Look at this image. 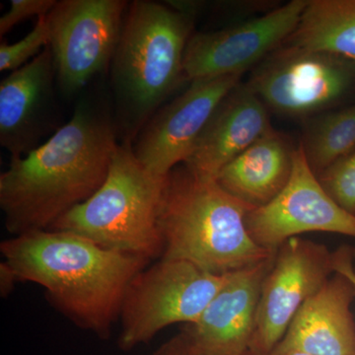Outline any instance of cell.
<instances>
[{
  "label": "cell",
  "instance_id": "6da1fadb",
  "mask_svg": "<svg viewBox=\"0 0 355 355\" xmlns=\"http://www.w3.org/2000/svg\"><path fill=\"white\" fill-rule=\"evenodd\" d=\"M105 114L81 105L43 146L11 158L0 175V207L12 236L48 230L99 190L118 148Z\"/></svg>",
  "mask_w": 355,
  "mask_h": 355
},
{
  "label": "cell",
  "instance_id": "7a4b0ae2",
  "mask_svg": "<svg viewBox=\"0 0 355 355\" xmlns=\"http://www.w3.org/2000/svg\"><path fill=\"white\" fill-rule=\"evenodd\" d=\"M0 251L18 282L44 287L62 314L101 338H109L128 286L149 263L51 229L12 236Z\"/></svg>",
  "mask_w": 355,
  "mask_h": 355
},
{
  "label": "cell",
  "instance_id": "3957f363",
  "mask_svg": "<svg viewBox=\"0 0 355 355\" xmlns=\"http://www.w3.org/2000/svg\"><path fill=\"white\" fill-rule=\"evenodd\" d=\"M252 210L212 180L184 164L167 176L160 214L164 250L161 258L189 261L224 275L270 258L252 239L246 216Z\"/></svg>",
  "mask_w": 355,
  "mask_h": 355
},
{
  "label": "cell",
  "instance_id": "277c9868",
  "mask_svg": "<svg viewBox=\"0 0 355 355\" xmlns=\"http://www.w3.org/2000/svg\"><path fill=\"white\" fill-rule=\"evenodd\" d=\"M191 11L148 0L128 4L112 60V85L130 125L141 130L180 84Z\"/></svg>",
  "mask_w": 355,
  "mask_h": 355
},
{
  "label": "cell",
  "instance_id": "5b68a950",
  "mask_svg": "<svg viewBox=\"0 0 355 355\" xmlns=\"http://www.w3.org/2000/svg\"><path fill=\"white\" fill-rule=\"evenodd\" d=\"M166 181L167 177L157 176L140 162L132 146L119 144L99 190L50 229L76 233L100 246L149 261L162 257L160 214Z\"/></svg>",
  "mask_w": 355,
  "mask_h": 355
},
{
  "label": "cell",
  "instance_id": "8992f818",
  "mask_svg": "<svg viewBox=\"0 0 355 355\" xmlns=\"http://www.w3.org/2000/svg\"><path fill=\"white\" fill-rule=\"evenodd\" d=\"M182 260L161 258L135 275L121 308L119 347L130 352L174 324L195 323L227 280Z\"/></svg>",
  "mask_w": 355,
  "mask_h": 355
},
{
  "label": "cell",
  "instance_id": "52a82bcc",
  "mask_svg": "<svg viewBox=\"0 0 355 355\" xmlns=\"http://www.w3.org/2000/svg\"><path fill=\"white\" fill-rule=\"evenodd\" d=\"M266 108L289 118L334 110L355 90V64L286 44L257 67L247 83Z\"/></svg>",
  "mask_w": 355,
  "mask_h": 355
},
{
  "label": "cell",
  "instance_id": "ba28073f",
  "mask_svg": "<svg viewBox=\"0 0 355 355\" xmlns=\"http://www.w3.org/2000/svg\"><path fill=\"white\" fill-rule=\"evenodd\" d=\"M128 2L62 0L46 16L58 83L67 94L111 65Z\"/></svg>",
  "mask_w": 355,
  "mask_h": 355
},
{
  "label": "cell",
  "instance_id": "9c48e42d",
  "mask_svg": "<svg viewBox=\"0 0 355 355\" xmlns=\"http://www.w3.org/2000/svg\"><path fill=\"white\" fill-rule=\"evenodd\" d=\"M334 273V253L324 245L301 237L284 242L261 286L250 352L272 354L301 306Z\"/></svg>",
  "mask_w": 355,
  "mask_h": 355
},
{
  "label": "cell",
  "instance_id": "30bf717a",
  "mask_svg": "<svg viewBox=\"0 0 355 355\" xmlns=\"http://www.w3.org/2000/svg\"><path fill=\"white\" fill-rule=\"evenodd\" d=\"M246 226L254 243L268 252H275L287 240L308 232L355 238V216L327 193L300 144L286 188L268 205L250 210Z\"/></svg>",
  "mask_w": 355,
  "mask_h": 355
},
{
  "label": "cell",
  "instance_id": "8fae6325",
  "mask_svg": "<svg viewBox=\"0 0 355 355\" xmlns=\"http://www.w3.org/2000/svg\"><path fill=\"white\" fill-rule=\"evenodd\" d=\"M241 74L207 77L158 109L139 130L132 146L149 171L167 177L188 160L198 139L222 100L240 83Z\"/></svg>",
  "mask_w": 355,
  "mask_h": 355
},
{
  "label": "cell",
  "instance_id": "7c38bea8",
  "mask_svg": "<svg viewBox=\"0 0 355 355\" xmlns=\"http://www.w3.org/2000/svg\"><path fill=\"white\" fill-rule=\"evenodd\" d=\"M308 0H292L246 22L191 35L184 70L187 81L244 73L261 64L295 31Z\"/></svg>",
  "mask_w": 355,
  "mask_h": 355
},
{
  "label": "cell",
  "instance_id": "4fadbf2b",
  "mask_svg": "<svg viewBox=\"0 0 355 355\" xmlns=\"http://www.w3.org/2000/svg\"><path fill=\"white\" fill-rule=\"evenodd\" d=\"M275 254L228 273L202 316L186 324L180 335L197 355H237L249 352L256 327L261 286Z\"/></svg>",
  "mask_w": 355,
  "mask_h": 355
},
{
  "label": "cell",
  "instance_id": "5bb4252c",
  "mask_svg": "<svg viewBox=\"0 0 355 355\" xmlns=\"http://www.w3.org/2000/svg\"><path fill=\"white\" fill-rule=\"evenodd\" d=\"M268 111L248 84H238L218 105L184 165L216 181L226 165L273 130Z\"/></svg>",
  "mask_w": 355,
  "mask_h": 355
},
{
  "label": "cell",
  "instance_id": "9a60e30c",
  "mask_svg": "<svg viewBox=\"0 0 355 355\" xmlns=\"http://www.w3.org/2000/svg\"><path fill=\"white\" fill-rule=\"evenodd\" d=\"M354 282L335 272L301 306L286 335L270 355L300 352L311 355H355V322L350 305Z\"/></svg>",
  "mask_w": 355,
  "mask_h": 355
},
{
  "label": "cell",
  "instance_id": "2e32d148",
  "mask_svg": "<svg viewBox=\"0 0 355 355\" xmlns=\"http://www.w3.org/2000/svg\"><path fill=\"white\" fill-rule=\"evenodd\" d=\"M57 76L50 46L0 83V144L12 158L34 150L43 133Z\"/></svg>",
  "mask_w": 355,
  "mask_h": 355
},
{
  "label": "cell",
  "instance_id": "e0dca14e",
  "mask_svg": "<svg viewBox=\"0 0 355 355\" xmlns=\"http://www.w3.org/2000/svg\"><path fill=\"white\" fill-rule=\"evenodd\" d=\"M295 151L286 135L272 130L226 165L216 183L250 209H259L286 188Z\"/></svg>",
  "mask_w": 355,
  "mask_h": 355
},
{
  "label": "cell",
  "instance_id": "ac0fdd59",
  "mask_svg": "<svg viewBox=\"0 0 355 355\" xmlns=\"http://www.w3.org/2000/svg\"><path fill=\"white\" fill-rule=\"evenodd\" d=\"M286 44L355 64V0H308Z\"/></svg>",
  "mask_w": 355,
  "mask_h": 355
},
{
  "label": "cell",
  "instance_id": "d6986e66",
  "mask_svg": "<svg viewBox=\"0 0 355 355\" xmlns=\"http://www.w3.org/2000/svg\"><path fill=\"white\" fill-rule=\"evenodd\" d=\"M316 176L355 148V103L306 120L300 144Z\"/></svg>",
  "mask_w": 355,
  "mask_h": 355
},
{
  "label": "cell",
  "instance_id": "ffe728a7",
  "mask_svg": "<svg viewBox=\"0 0 355 355\" xmlns=\"http://www.w3.org/2000/svg\"><path fill=\"white\" fill-rule=\"evenodd\" d=\"M329 196L355 216V148L318 176Z\"/></svg>",
  "mask_w": 355,
  "mask_h": 355
},
{
  "label": "cell",
  "instance_id": "44dd1931",
  "mask_svg": "<svg viewBox=\"0 0 355 355\" xmlns=\"http://www.w3.org/2000/svg\"><path fill=\"white\" fill-rule=\"evenodd\" d=\"M46 16L38 18L36 25L24 38L14 44H0V70L15 71L24 67L49 46L50 32Z\"/></svg>",
  "mask_w": 355,
  "mask_h": 355
},
{
  "label": "cell",
  "instance_id": "7402d4cb",
  "mask_svg": "<svg viewBox=\"0 0 355 355\" xmlns=\"http://www.w3.org/2000/svg\"><path fill=\"white\" fill-rule=\"evenodd\" d=\"M55 4V0H11L10 8L0 18V36L28 18L48 15Z\"/></svg>",
  "mask_w": 355,
  "mask_h": 355
},
{
  "label": "cell",
  "instance_id": "603a6c76",
  "mask_svg": "<svg viewBox=\"0 0 355 355\" xmlns=\"http://www.w3.org/2000/svg\"><path fill=\"white\" fill-rule=\"evenodd\" d=\"M334 253V270L335 272L342 273L349 277L355 286V273L354 261H352V248L342 246Z\"/></svg>",
  "mask_w": 355,
  "mask_h": 355
},
{
  "label": "cell",
  "instance_id": "cb8c5ba5",
  "mask_svg": "<svg viewBox=\"0 0 355 355\" xmlns=\"http://www.w3.org/2000/svg\"><path fill=\"white\" fill-rule=\"evenodd\" d=\"M153 355H197L181 335L161 345Z\"/></svg>",
  "mask_w": 355,
  "mask_h": 355
},
{
  "label": "cell",
  "instance_id": "d4e9b609",
  "mask_svg": "<svg viewBox=\"0 0 355 355\" xmlns=\"http://www.w3.org/2000/svg\"><path fill=\"white\" fill-rule=\"evenodd\" d=\"M0 270H1V292L2 296H3L7 295L11 291L18 279L15 273L9 268L6 261L1 263Z\"/></svg>",
  "mask_w": 355,
  "mask_h": 355
},
{
  "label": "cell",
  "instance_id": "484cf974",
  "mask_svg": "<svg viewBox=\"0 0 355 355\" xmlns=\"http://www.w3.org/2000/svg\"><path fill=\"white\" fill-rule=\"evenodd\" d=\"M284 355H311L309 354H305V352H287V354Z\"/></svg>",
  "mask_w": 355,
  "mask_h": 355
},
{
  "label": "cell",
  "instance_id": "4316f807",
  "mask_svg": "<svg viewBox=\"0 0 355 355\" xmlns=\"http://www.w3.org/2000/svg\"><path fill=\"white\" fill-rule=\"evenodd\" d=\"M352 261H354V270L355 273V247L352 248Z\"/></svg>",
  "mask_w": 355,
  "mask_h": 355
},
{
  "label": "cell",
  "instance_id": "83f0119b",
  "mask_svg": "<svg viewBox=\"0 0 355 355\" xmlns=\"http://www.w3.org/2000/svg\"><path fill=\"white\" fill-rule=\"evenodd\" d=\"M237 355H261V354H254V352H250V350H249V352H244V354H237Z\"/></svg>",
  "mask_w": 355,
  "mask_h": 355
}]
</instances>
